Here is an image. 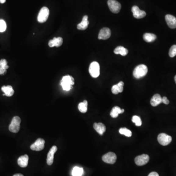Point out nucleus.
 I'll return each instance as SVG.
<instances>
[{
	"mask_svg": "<svg viewBox=\"0 0 176 176\" xmlns=\"http://www.w3.org/2000/svg\"><path fill=\"white\" fill-rule=\"evenodd\" d=\"M74 84V79L70 75L64 76L61 81V85L64 91H69L73 88V86Z\"/></svg>",
	"mask_w": 176,
	"mask_h": 176,
	"instance_id": "nucleus-1",
	"label": "nucleus"
},
{
	"mask_svg": "<svg viewBox=\"0 0 176 176\" xmlns=\"http://www.w3.org/2000/svg\"><path fill=\"white\" fill-rule=\"evenodd\" d=\"M147 72L148 68L146 66L143 64H141L135 68L134 70L133 71V75L135 78L139 79L140 78L145 76Z\"/></svg>",
	"mask_w": 176,
	"mask_h": 176,
	"instance_id": "nucleus-2",
	"label": "nucleus"
},
{
	"mask_svg": "<svg viewBox=\"0 0 176 176\" xmlns=\"http://www.w3.org/2000/svg\"><path fill=\"white\" fill-rule=\"evenodd\" d=\"M21 118L17 116L14 117L11 121V123L9 126V130L14 133H17L19 131L20 129Z\"/></svg>",
	"mask_w": 176,
	"mask_h": 176,
	"instance_id": "nucleus-3",
	"label": "nucleus"
},
{
	"mask_svg": "<svg viewBox=\"0 0 176 176\" xmlns=\"http://www.w3.org/2000/svg\"><path fill=\"white\" fill-rule=\"evenodd\" d=\"M90 75L92 77L96 78L99 77L100 74L99 64L97 62H92L90 64L89 69Z\"/></svg>",
	"mask_w": 176,
	"mask_h": 176,
	"instance_id": "nucleus-4",
	"label": "nucleus"
},
{
	"mask_svg": "<svg viewBox=\"0 0 176 176\" xmlns=\"http://www.w3.org/2000/svg\"><path fill=\"white\" fill-rule=\"evenodd\" d=\"M49 14V10L48 8L45 6L43 7L39 13L37 17V20L39 22L41 23L45 22L48 19Z\"/></svg>",
	"mask_w": 176,
	"mask_h": 176,
	"instance_id": "nucleus-5",
	"label": "nucleus"
},
{
	"mask_svg": "<svg viewBox=\"0 0 176 176\" xmlns=\"http://www.w3.org/2000/svg\"><path fill=\"white\" fill-rule=\"evenodd\" d=\"M108 5L110 10L114 13H120L121 8V4L116 0H108Z\"/></svg>",
	"mask_w": 176,
	"mask_h": 176,
	"instance_id": "nucleus-6",
	"label": "nucleus"
},
{
	"mask_svg": "<svg viewBox=\"0 0 176 176\" xmlns=\"http://www.w3.org/2000/svg\"><path fill=\"white\" fill-rule=\"evenodd\" d=\"M172 137L165 133H161L158 137L159 143L163 146H166L170 144L172 142Z\"/></svg>",
	"mask_w": 176,
	"mask_h": 176,
	"instance_id": "nucleus-7",
	"label": "nucleus"
},
{
	"mask_svg": "<svg viewBox=\"0 0 176 176\" xmlns=\"http://www.w3.org/2000/svg\"><path fill=\"white\" fill-rule=\"evenodd\" d=\"M45 141L43 138H38L34 143L31 145V149L33 151H40L44 148Z\"/></svg>",
	"mask_w": 176,
	"mask_h": 176,
	"instance_id": "nucleus-8",
	"label": "nucleus"
},
{
	"mask_svg": "<svg viewBox=\"0 0 176 176\" xmlns=\"http://www.w3.org/2000/svg\"><path fill=\"white\" fill-rule=\"evenodd\" d=\"M149 156L146 154H142V155L138 156L135 159V163L138 166H143L145 165L149 161Z\"/></svg>",
	"mask_w": 176,
	"mask_h": 176,
	"instance_id": "nucleus-9",
	"label": "nucleus"
},
{
	"mask_svg": "<svg viewBox=\"0 0 176 176\" xmlns=\"http://www.w3.org/2000/svg\"><path fill=\"white\" fill-rule=\"evenodd\" d=\"M117 156L113 152H108L102 156V160L105 163L109 164H113L116 163Z\"/></svg>",
	"mask_w": 176,
	"mask_h": 176,
	"instance_id": "nucleus-10",
	"label": "nucleus"
},
{
	"mask_svg": "<svg viewBox=\"0 0 176 176\" xmlns=\"http://www.w3.org/2000/svg\"><path fill=\"white\" fill-rule=\"evenodd\" d=\"M132 13L133 16L135 18L137 19H142L144 18L146 15L145 11L140 10L138 6L134 5L132 8Z\"/></svg>",
	"mask_w": 176,
	"mask_h": 176,
	"instance_id": "nucleus-11",
	"label": "nucleus"
},
{
	"mask_svg": "<svg viewBox=\"0 0 176 176\" xmlns=\"http://www.w3.org/2000/svg\"><path fill=\"white\" fill-rule=\"evenodd\" d=\"M111 35V30L108 27H104L100 31L98 38L99 40H106L110 38Z\"/></svg>",
	"mask_w": 176,
	"mask_h": 176,
	"instance_id": "nucleus-12",
	"label": "nucleus"
},
{
	"mask_svg": "<svg viewBox=\"0 0 176 176\" xmlns=\"http://www.w3.org/2000/svg\"><path fill=\"white\" fill-rule=\"evenodd\" d=\"M57 147L56 146H53L52 147L50 150L48 152V154L47 156V163L48 165H51L53 163L54 159V155L56 152L57 151Z\"/></svg>",
	"mask_w": 176,
	"mask_h": 176,
	"instance_id": "nucleus-13",
	"label": "nucleus"
},
{
	"mask_svg": "<svg viewBox=\"0 0 176 176\" xmlns=\"http://www.w3.org/2000/svg\"><path fill=\"white\" fill-rule=\"evenodd\" d=\"M166 23L170 28H176V18L173 15L167 14L165 16Z\"/></svg>",
	"mask_w": 176,
	"mask_h": 176,
	"instance_id": "nucleus-14",
	"label": "nucleus"
},
{
	"mask_svg": "<svg viewBox=\"0 0 176 176\" xmlns=\"http://www.w3.org/2000/svg\"><path fill=\"white\" fill-rule=\"evenodd\" d=\"M63 44V38L62 37H54L53 39L49 40L48 46L51 48L56 47H59Z\"/></svg>",
	"mask_w": 176,
	"mask_h": 176,
	"instance_id": "nucleus-15",
	"label": "nucleus"
},
{
	"mask_svg": "<svg viewBox=\"0 0 176 176\" xmlns=\"http://www.w3.org/2000/svg\"><path fill=\"white\" fill-rule=\"evenodd\" d=\"M89 24L88 16L87 15H85L83 17L82 21L81 22L79 23V24H78L77 28L78 30L84 31V30H86L88 27L89 26Z\"/></svg>",
	"mask_w": 176,
	"mask_h": 176,
	"instance_id": "nucleus-16",
	"label": "nucleus"
},
{
	"mask_svg": "<svg viewBox=\"0 0 176 176\" xmlns=\"http://www.w3.org/2000/svg\"><path fill=\"white\" fill-rule=\"evenodd\" d=\"M93 127L95 130L100 135H103L104 132L106 131V126L101 122L94 123Z\"/></svg>",
	"mask_w": 176,
	"mask_h": 176,
	"instance_id": "nucleus-17",
	"label": "nucleus"
},
{
	"mask_svg": "<svg viewBox=\"0 0 176 176\" xmlns=\"http://www.w3.org/2000/svg\"><path fill=\"white\" fill-rule=\"evenodd\" d=\"M123 82L120 81L118 84L113 85L112 88V92L113 94L117 95L120 92H122L123 91V86H124Z\"/></svg>",
	"mask_w": 176,
	"mask_h": 176,
	"instance_id": "nucleus-18",
	"label": "nucleus"
},
{
	"mask_svg": "<svg viewBox=\"0 0 176 176\" xmlns=\"http://www.w3.org/2000/svg\"><path fill=\"white\" fill-rule=\"evenodd\" d=\"M28 156L27 155L22 156L18 159V164L21 167H26L28 165Z\"/></svg>",
	"mask_w": 176,
	"mask_h": 176,
	"instance_id": "nucleus-19",
	"label": "nucleus"
},
{
	"mask_svg": "<svg viewBox=\"0 0 176 176\" xmlns=\"http://www.w3.org/2000/svg\"><path fill=\"white\" fill-rule=\"evenodd\" d=\"M162 103V98L159 94H156L151 99L150 103L152 106L156 107Z\"/></svg>",
	"mask_w": 176,
	"mask_h": 176,
	"instance_id": "nucleus-20",
	"label": "nucleus"
},
{
	"mask_svg": "<svg viewBox=\"0 0 176 176\" xmlns=\"http://www.w3.org/2000/svg\"><path fill=\"white\" fill-rule=\"evenodd\" d=\"M2 91L5 93L3 95H6V96H13L14 93V91L13 89V87L11 86H4L2 87Z\"/></svg>",
	"mask_w": 176,
	"mask_h": 176,
	"instance_id": "nucleus-21",
	"label": "nucleus"
},
{
	"mask_svg": "<svg viewBox=\"0 0 176 176\" xmlns=\"http://www.w3.org/2000/svg\"><path fill=\"white\" fill-rule=\"evenodd\" d=\"M124 112V109H121L118 106H115L111 111L110 115L113 118H116L118 117L119 114L122 113Z\"/></svg>",
	"mask_w": 176,
	"mask_h": 176,
	"instance_id": "nucleus-22",
	"label": "nucleus"
},
{
	"mask_svg": "<svg viewBox=\"0 0 176 176\" xmlns=\"http://www.w3.org/2000/svg\"><path fill=\"white\" fill-rule=\"evenodd\" d=\"M114 53L116 54H120L121 56H124L128 54V50L122 46H118L115 48Z\"/></svg>",
	"mask_w": 176,
	"mask_h": 176,
	"instance_id": "nucleus-23",
	"label": "nucleus"
},
{
	"mask_svg": "<svg viewBox=\"0 0 176 176\" xmlns=\"http://www.w3.org/2000/svg\"><path fill=\"white\" fill-rule=\"evenodd\" d=\"M143 39L145 42L148 43L153 42L156 38V36L155 34L153 33H146L143 35Z\"/></svg>",
	"mask_w": 176,
	"mask_h": 176,
	"instance_id": "nucleus-24",
	"label": "nucleus"
},
{
	"mask_svg": "<svg viewBox=\"0 0 176 176\" xmlns=\"http://www.w3.org/2000/svg\"><path fill=\"white\" fill-rule=\"evenodd\" d=\"M78 108L80 112L85 113L87 112L88 102L87 100H84L83 102H81L78 104Z\"/></svg>",
	"mask_w": 176,
	"mask_h": 176,
	"instance_id": "nucleus-25",
	"label": "nucleus"
},
{
	"mask_svg": "<svg viewBox=\"0 0 176 176\" xmlns=\"http://www.w3.org/2000/svg\"><path fill=\"white\" fill-rule=\"evenodd\" d=\"M83 173V169L82 168L76 166L73 169L72 171V175L73 176H82Z\"/></svg>",
	"mask_w": 176,
	"mask_h": 176,
	"instance_id": "nucleus-26",
	"label": "nucleus"
},
{
	"mask_svg": "<svg viewBox=\"0 0 176 176\" xmlns=\"http://www.w3.org/2000/svg\"><path fill=\"white\" fill-rule=\"evenodd\" d=\"M119 132L121 135H124L126 137H130L132 136V132L126 128H121L119 130Z\"/></svg>",
	"mask_w": 176,
	"mask_h": 176,
	"instance_id": "nucleus-27",
	"label": "nucleus"
},
{
	"mask_svg": "<svg viewBox=\"0 0 176 176\" xmlns=\"http://www.w3.org/2000/svg\"><path fill=\"white\" fill-rule=\"evenodd\" d=\"M132 120L133 122L135 123V125L137 126H140L142 125V120L139 117L137 116H133Z\"/></svg>",
	"mask_w": 176,
	"mask_h": 176,
	"instance_id": "nucleus-28",
	"label": "nucleus"
},
{
	"mask_svg": "<svg viewBox=\"0 0 176 176\" xmlns=\"http://www.w3.org/2000/svg\"><path fill=\"white\" fill-rule=\"evenodd\" d=\"M169 55L171 57H174L176 56V45H174L171 47L169 52Z\"/></svg>",
	"mask_w": 176,
	"mask_h": 176,
	"instance_id": "nucleus-29",
	"label": "nucleus"
},
{
	"mask_svg": "<svg viewBox=\"0 0 176 176\" xmlns=\"http://www.w3.org/2000/svg\"><path fill=\"white\" fill-rule=\"evenodd\" d=\"M6 29V24L4 20H0V32H3L5 31Z\"/></svg>",
	"mask_w": 176,
	"mask_h": 176,
	"instance_id": "nucleus-30",
	"label": "nucleus"
},
{
	"mask_svg": "<svg viewBox=\"0 0 176 176\" xmlns=\"http://www.w3.org/2000/svg\"><path fill=\"white\" fill-rule=\"evenodd\" d=\"M0 67L4 68L5 70H7L9 68L8 62L5 59H2L0 61Z\"/></svg>",
	"mask_w": 176,
	"mask_h": 176,
	"instance_id": "nucleus-31",
	"label": "nucleus"
},
{
	"mask_svg": "<svg viewBox=\"0 0 176 176\" xmlns=\"http://www.w3.org/2000/svg\"><path fill=\"white\" fill-rule=\"evenodd\" d=\"M162 102L165 104L167 105L169 103V101L167 97L164 96L162 98Z\"/></svg>",
	"mask_w": 176,
	"mask_h": 176,
	"instance_id": "nucleus-32",
	"label": "nucleus"
},
{
	"mask_svg": "<svg viewBox=\"0 0 176 176\" xmlns=\"http://www.w3.org/2000/svg\"><path fill=\"white\" fill-rule=\"evenodd\" d=\"M6 70L4 68L0 67V74H4L6 73Z\"/></svg>",
	"mask_w": 176,
	"mask_h": 176,
	"instance_id": "nucleus-33",
	"label": "nucleus"
},
{
	"mask_svg": "<svg viewBox=\"0 0 176 176\" xmlns=\"http://www.w3.org/2000/svg\"><path fill=\"white\" fill-rule=\"evenodd\" d=\"M148 176H159V174L156 172H152L149 174Z\"/></svg>",
	"mask_w": 176,
	"mask_h": 176,
	"instance_id": "nucleus-34",
	"label": "nucleus"
},
{
	"mask_svg": "<svg viewBox=\"0 0 176 176\" xmlns=\"http://www.w3.org/2000/svg\"><path fill=\"white\" fill-rule=\"evenodd\" d=\"M13 176H23V175L21 174H16L14 175Z\"/></svg>",
	"mask_w": 176,
	"mask_h": 176,
	"instance_id": "nucleus-35",
	"label": "nucleus"
},
{
	"mask_svg": "<svg viewBox=\"0 0 176 176\" xmlns=\"http://www.w3.org/2000/svg\"><path fill=\"white\" fill-rule=\"evenodd\" d=\"M6 0H0V3L1 4H4V3H5Z\"/></svg>",
	"mask_w": 176,
	"mask_h": 176,
	"instance_id": "nucleus-36",
	"label": "nucleus"
},
{
	"mask_svg": "<svg viewBox=\"0 0 176 176\" xmlns=\"http://www.w3.org/2000/svg\"><path fill=\"white\" fill-rule=\"evenodd\" d=\"M174 79H175V83H176V76H175V78H174Z\"/></svg>",
	"mask_w": 176,
	"mask_h": 176,
	"instance_id": "nucleus-37",
	"label": "nucleus"
}]
</instances>
